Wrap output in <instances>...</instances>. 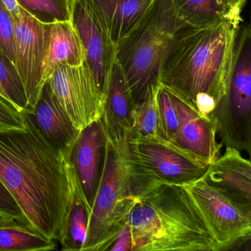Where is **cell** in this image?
Here are the masks:
<instances>
[{
    "mask_svg": "<svg viewBox=\"0 0 251 251\" xmlns=\"http://www.w3.org/2000/svg\"><path fill=\"white\" fill-rule=\"evenodd\" d=\"M23 112L25 127L0 129V180L25 225L61 243L77 180L70 155L52 148Z\"/></svg>",
    "mask_w": 251,
    "mask_h": 251,
    "instance_id": "1",
    "label": "cell"
},
{
    "mask_svg": "<svg viewBox=\"0 0 251 251\" xmlns=\"http://www.w3.org/2000/svg\"><path fill=\"white\" fill-rule=\"evenodd\" d=\"M241 14L209 27H184L176 33L158 83L211 118L226 95Z\"/></svg>",
    "mask_w": 251,
    "mask_h": 251,
    "instance_id": "2",
    "label": "cell"
},
{
    "mask_svg": "<svg viewBox=\"0 0 251 251\" xmlns=\"http://www.w3.org/2000/svg\"><path fill=\"white\" fill-rule=\"evenodd\" d=\"M127 224L133 251H220L181 185L161 183L134 205Z\"/></svg>",
    "mask_w": 251,
    "mask_h": 251,
    "instance_id": "3",
    "label": "cell"
},
{
    "mask_svg": "<svg viewBox=\"0 0 251 251\" xmlns=\"http://www.w3.org/2000/svg\"><path fill=\"white\" fill-rule=\"evenodd\" d=\"M155 187L133 167L125 142L113 144L106 139L102 176L81 251H108L134 205Z\"/></svg>",
    "mask_w": 251,
    "mask_h": 251,
    "instance_id": "4",
    "label": "cell"
},
{
    "mask_svg": "<svg viewBox=\"0 0 251 251\" xmlns=\"http://www.w3.org/2000/svg\"><path fill=\"white\" fill-rule=\"evenodd\" d=\"M182 28L171 1L156 0L139 24L117 44L116 60L124 71L135 105L158 88L167 52Z\"/></svg>",
    "mask_w": 251,
    "mask_h": 251,
    "instance_id": "5",
    "label": "cell"
},
{
    "mask_svg": "<svg viewBox=\"0 0 251 251\" xmlns=\"http://www.w3.org/2000/svg\"><path fill=\"white\" fill-rule=\"evenodd\" d=\"M133 167L152 184L185 185L202 177L208 166L159 136L130 137L125 142Z\"/></svg>",
    "mask_w": 251,
    "mask_h": 251,
    "instance_id": "6",
    "label": "cell"
},
{
    "mask_svg": "<svg viewBox=\"0 0 251 251\" xmlns=\"http://www.w3.org/2000/svg\"><path fill=\"white\" fill-rule=\"evenodd\" d=\"M220 248L233 249L251 237V211L233 202L201 177L183 186Z\"/></svg>",
    "mask_w": 251,
    "mask_h": 251,
    "instance_id": "7",
    "label": "cell"
},
{
    "mask_svg": "<svg viewBox=\"0 0 251 251\" xmlns=\"http://www.w3.org/2000/svg\"><path fill=\"white\" fill-rule=\"evenodd\" d=\"M226 147L251 153V64L245 60L232 66L226 95L211 117Z\"/></svg>",
    "mask_w": 251,
    "mask_h": 251,
    "instance_id": "8",
    "label": "cell"
},
{
    "mask_svg": "<svg viewBox=\"0 0 251 251\" xmlns=\"http://www.w3.org/2000/svg\"><path fill=\"white\" fill-rule=\"evenodd\" d=\"M47 81L77 130L102 117L104 95L86 61L60 64Z\"/></svg>",
    "mask_w": 251,
    "mask_h": 251,
    "instance_id": "9",
    "label": "cell"
},
{
    "mask_svg": "<svg viewBox=\"0 0 251 251\" xmlns=\"http://www.w3.org/2000/svg\"><path fill=\"white\" fill-rule=\"evenodd\" d=\"M14 20L15 65L27 97L34 108L45 84L44 72L50 24H44L21 8Z\"/></svg>",
    "mask_w": 251,
    "mask_h": 251,
    "instance_id": "10",
    "label": "cell"
},
{
    "mask_svg": "<svg viewBox=\"0 0 251 251\" xmlns=\"http://www.w3.org/2000/svg\"><path fill=\"white\" fill-rule=\"evenodd\" d=\"M70 21L81 42L85 61L104 95L117 46L83 0H71Z\"/></svg>",
    "mask_w": 251,
    "mask_h": 251,
    "instance_id": "11",
    "label": "cell"
},
{
    "mask_svg": "<svg viewBox=\"0 0 251 251\" xmlns=\"http://www.w3.org/2000/svg\"><path fill=\"white\" fill-rule=\"evenodd\" d=\"M106 133L101 118L80 130L70 161L89 212L100 181L105 160Z\"/></svg>",
    "mask_w": 251,
    "mask_h": 251,
    "instance_id": "12",
    "label": "cell"
},
{
    "mask_svg": "<svg viewBox=\"0 0 251 251\" xmlns=\"http://www.w3.org/2000/svg\"><path fill=\"white\" fill-rule=\"evenodd\" d=\"M171 94L178 116L176 145L209 165L221 152L223 144L217 142L214 122L200 114L195 108Z\"/></svg>",
    "mask_w": 251,
    "mask_h": 251,
    "instance_id": "13",
    "label": "cell"
},
{
    "mask_svg": "<svg viewBox=\"0 0 251 251\" xmlns=\"http://www.w3.org/2000/svg\"><path fill=\"white\" fill-rule=\"evenodd\" d=\"M25 111L42 137L52 148L70 156L80 130L64 111L48 81L44 84L34 108H27Z\"/></svg>",
    "mask_w": 251,
    "mask_h": 251,
    "instance_id": "14",
    "label": "cell"
},
{
    "mask_svg": "<svg viewBox=\"0 0 251 251\" xmlns=\"http://www.w3.org/2000/svg\"><path fill=\"white\" fill-rule=\"evenodd\" d=\"M134 108L124 71L115 60L104 92L101 117L107 139L113 144H121L127 140L133 125Z\"/></svg>",
    "mask_w": 251,
    "mask_h": 251,
    "instance_id": "15",
    "label": "cell"
},
{
    "mask_svg": "<svg viewBox=\"0 0 251 251\" xmlns=\"http://www.w3.org/2000/svg\"><path fill=\"white\" fill-rule=\"evenodd\" d=\"M202 177L233 202L251 211V163L242 152L226 147L222 155L208 166Z\"/></svg>",
    "mask_w": 251,
    "mask_h": 251,
    "instance_id": "16",
    "label": "cell"
},
{
    "mask_svg": "<svg viewBox=\"0 0 251 251\" xmlns=\"http://www.w3.org/2000/svg\"><path fill=\"white\" fill-rule=\"evenodd\" d=\"M83 1L117 46L143 20L156 0Z\"/></svg>",
    "mask_w": 251,
    "mask_h": 251,
    "instance_id": "17",
    "label": "cell"
},
{
    "mask_svg": "<svg viewBox=\"0 0 251 251\" xmlns=\"http://www.w3.org/2000/svg\"><path fill=\"white\" fill-rule=\"evenodd\" d=\"M84 61V51L71 21L50 24L44 72L45 81L60 64L79 66Z\"/></svg>",
    "mask_w": 251,
    "mask_h": 251,
    "instance_id": "18",
    "label": "cell"
},
{
    "mask_svg": "<svg viewBox=\"0 0 251 251\" xmlns=\"http://www.w3.org/2000/svg\"><path fill=\"white\" fill-rule=\"evenodd\" d=\"M176 17L184 27H209L241 11L233 9L227 0H170Z\"/></svg>",
    "mask_w": 251,
    "mask_h": 251,
    "instance_id": "19",
    "label": "cell"
},
{
    "mask_svg": "<svg viewBox=\"0 0 251 251\" xmlns=\"http://www.w3.org/2000/svg\"><path fill=\"white\" fill-rule=\"evenodd\" d=\"M56 241L32 230L15 220L0 224V251H48Z\"/></svg>",
    "mask_w": 251,
    "mask_h": 251,
    "instance_id": "20",
    "label": "cell"
},
{
    "mask_svg": "<svg viewBox=\"0 0 251 251\" xmlns=\"http://www.w3.org/2000/svg\"><path fill=\"white\" fill-rule=\"evenodd\" d=\"M89 215L90 212L77 182L66 221L64 236L60 243L62 251H81L87 233Z\"/></svg>",
    "mask_w": 251,
    "mask_h": 251,
    "instance_id": "21",
    "label": "cell"
},
{
    "mask_svg": "<svg viewBox=\"0 0 251 251\" xmlns=\"http://www.w3.org/2000/svg\"><path fill=\"white\" fill-rule=\"evenodd\" d=\"M157 91L158 88L143 102L135 105L133 125L128 138L144 136L162 137Z\"/></svg>",
    "mask_w": 251,
    "mask_h": 251,
    "instance_id": "22",
    "label": "cell"
},
{
    "mask_svg": "<svg viewBox=\"0 0 251 251\" xmlns=\"http://www.w3.org/2000/svg\"><path fill=\"white\" fill-rule=\"evenodd\" d=\"M19 5L44 24L70 21L71 0H17Z\"/></svg>",
    "mask_w": 251,
    "mask_h": 251,
    "instance_id": "23",
    "label": "cell"
},
{
    "mask_svg": "<svg viewBox=\"0 0 251 251\" xmlns=\"http://www.w3.org/2000/svg\"><path fill=\"white\" fill-rule=\"evenodd\" d=\"M0 86L11 103L19 110L28 108L27 97L15 64L0 48Z\"/></svg>",
    "mask_w": 251,
    "mask_h": 251,
    "instance_id": "24",
    "label": "cell"
},
{
    "mask_svg": "<svg viewBox=\"0 0 251 251\" xmlns=\"http://www.w3.org/2000/svg\"><path fill=\"white\" fill-rule=\"evenodd\" d=\"M162 137L176 144L178 127V116L171 94L167 89L158 85L157 91Z\"/></svg>",
    "mask_w": 251,
    "mask_h": 251,
    "instance_id": "25",
    "label": "cell"
},
{
    "mask_svg": "<svg viewBox=\"0 0 251 251\" xmlns=\"http://www.w3.org/2000/svg\"><path fill=\"white\" fill-rule=\"evenodd\" d=\"M0 48L15 64L14 20L0 0Z\"/></svg>",
    "mask_w": 251,
    "mask_h": 251,
    "instance_id": "26",
    "label": "cell"
},
{
    "mask_svg": "<svg viewBox=\"0 0 251 251\" xmlns=\"http://www.w3.org/2000/svg\"><path fill=\"white\" fill-rule=\"evenodd\" d=\"M25 126L23 112L0 95V129L23 128Z\"/></svg>",
    "mask_w": 251,
    "mask_h": 251,
    "instance_id": "27",
    "label": "cell"
},
{
    "mask_svg": "<svg viewBox=\"0 0 251 251\" xmlns=\"http://www.w3.org/2000/svg\"><path fill=\"white\" fill-rule=\"evenodd\" d=\"M0 213L12 217L19 223L25 225L23 211L16 202L12 195L0 180Z\"/></svg>",
    "mask_w": 251,
    "mask_h": 251,
    "instance_id": "28",
    "label": "cell"
},
{
    "mask_svg": "<svg viewBox=\"0 0 251 251\" xmlns=\"http://www.w3.org/2000/svg\"><path fill=\"white\" fill-rule=\"evenodd\" d=\"M108 251H133V239L130 227L127 222Z\"/></svg>",
    "mask_w": 251,
    "mask_h": 251,
    "instance_id": "29",
    "label": "cell"
},
{
    "mask_svg": "<svg viewBox=\"0 0 251 251\" xmlns=\"http://www.w3.org/2000/svg\"><path fill=\"white\" fill-rule=\"evenodd\" d=\"M8 12L11 14L12 18L18 17L21 11V7L19 5L17 0H1Z\"/></svg>",
    "mask_w": 251,
    "mask_h": 251,
    "instance_id": "30",
    "label": "cell"
},
{
    "mask_svg": "<svg viewBox=\"0 0 251 251\" xmlns=\"http://www.w3.org/2000/svg\"><path fill=\"white\" fill-rule=\"evenodd\" d=\"M227 1L233 9L238 11H242V8L247 2V0H227Z\"/></svg>",
    "mask_w": 251,
    "mask_h": 251,
    "instance_id": "31",
    "label": "cell"
},
{
    "mask_svg": "<svg viewBox=\"0 0 251 251\" xmlns=\"http://www.w3.org/2000/svg\"><path fill=\"white\" fill-rule=\"evenodd\" d=\"M14 220V219L12 218L11 217H9V216L5 215V214L0 213V224L7 223V222L10 221V220Z\"/></svg>",
    "mask_w": 251,
    "mask_h": 251,
    "instance_id": "32",
    "label": "cell"
},
{
    "mask_svg": "<svg viewBox=\"0 0 251 251\" xmlns=\"http://www.w3.org/2000/svg\"><path fill=\"white\" fill-rule=\"evenodd\" d=\"M0 95H1V96L3 97V98H5V99L8 100V97H7L6 94L5 93V92H4L3 89H2V86H0ZM10 102H11V101H10Z\"/></svg>",
    "mask_w": 251,
    "mask_h": 251,
    "instance_id": "33",
    "label": "cell"
}]
</instances>
